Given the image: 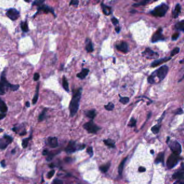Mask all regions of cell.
<instances>
[{
	"mask_svg": "<svg viewBox=\"0 0 184 184\" xmlns=\"http://www.w3.org/2000/svg\"><path fill=\"white\" fill-rule=\"evenodd\" d=\"M82 90V88H79L77 90H75L73 92V96L69 106L70 115L71 117H74L77 114L78 110Z\"/></svg>",
	"mask_w": 184,
	"mask_h": 184,
	"instance_id": "6da1fadb",
	"label": "cell"
},
{
	"mask_svg": "<svg viewBox=\"0 0 184 184\" xmlns=\"http://www.w3.org/2000/svg\"><path fill=\"white\" fill-rule=\"evenodd\" d=\"M169 72V67L166 65H163L160 67L158 70L154 71V72L149 76L147 78V82L150 84H153L155 82V78L156 77H158L159 81L160 82L164 79L165 78Z\"/></svg>",
	"mask_w": 184,
	"mask_h": 184,
	"instance_id": "7a4b0ae2",
	"label": "cell"
},
{
	"mask_svg": "<svg viewBox=\"0 0 184 184\" xmlns=\"http://www.w3.org/2000/svg\"><path fill=\"white\" fill-rule=\"evenodd\" d=\"M167 143L169 144L170 149L172 151L173 154L175 155L179 156L181 152V146L178 142L177 140H170L169 137H167L166 141Z\"/></svg>",
	"mask_w": 184,
	"mask_h": 184,
	"instance_id": "3957f363",
	"label": "cell"
},
{
	"mask_svg": "<svg viewBox=\"0 0 184 184\" xmlns=\"http://www.w3.org/2000/svg\"><path fill=\"white\" fill-rule=\"evenodd\" d=\"M5 70H4V71L2 72V75H1V81H0V84H1L3 85L5 90L7 89H10L11 91H16L18 90L20 87L19 85H11L10 83L7 81L5 77Z\"/></svg>",
	"mask_w": 184,
	"mask_h": 184,
	"instance_id": "277c9868",
	"label": "cell"
},
{
	"mask_svg": "<svg viewBox=\"0 0 184 184\" xmlns=\"http://www.w3.org/2000/svg\"><path fill=\"white\" fill-rule=\"evenodd\" d=\"M169 9V6L166 4H161L157 7L151 11V14L155 17H163L165 16Z\"/></svg>",
	"mask_w": 184,
	"mask_h": 184,
	"instance_id": "5b68a950",
	"label": "cell"
},
{
	"mask_svg": "<svg viewBox=\"0 0 184 184\" xmlns=\"http://www.w3.org/2000/svg\"><path fill=\"white\" fill-rule=\"evenodd\" d=\"M85 147V145L78 144L76 142L73 140H71L69 142V144L65 148V151L68 153L71 154L75 152L77 150H83Z\"/></svg>",
	"mask_w": 184,
	"mask_h": 184,
	"instance_id": "8992f818",
	"label": "cell"
},
{
	"mask_svg": "<svg viewBox=\"0 0 184 184\" xmlns=\"http://www.w3.org/2000/svg\"><path fill=\"white\" fill-rule=\"evenodd\" d=\"M83 128L86 130L90 134H96L100 129V127L96 125L92 119L85 123L84 125H83Z\"/></svg>",
	"mask_w": 184,
	"mask_h": 184,
	"instance_id": "52a82bcc",
	"label": "cell"
},
{
	"mask_svg": "<svg viewBox=\"0 0 184 184\" xmlns=\"http://www.w3.org/2000/svg\"><path fill=\"white\" fill-rule=\"evenodd\" d=\"M179 159H180V158H179V156L175 155L173 154H171L167 160L166 165H167V168L169 169H172L173 168H174V166L178 164Z\"/></svg>",
	"mask_w": 184,
	"mask_h": 184,
	"instance_id": "ba28073f",
	"label": "cell"
},
{
	"mask_svg": "<svg viewBox=\"0 0 184 184\" xmlns=\"http://www.w3.org/2000/svg\"><path fill=\"white\" fill-rule=\"evenodd\" d=\"M142 55L145 58L149 59H157L159 57V54L157 52H155L149 48H146L144 51L142 52Z\"/></svg>",
	"mask_w": 184,
	"mask_h": 184,
	"instance_id": "9c48e42d",
	"label": "cell"
},
{
	"mask_svg": "<svg viewBox=\"0 0 184 184\" xmlns=\"http://www.w3.org/2000/svg\"><path fill=\"white\" fill-rule=\"evenodd\" d=\"M13 140L11 137L5 135L3 138L0 139V149H5L7 146L11 143Z\"/></svg>",
	"mask_w": 184,
	"mask_h": 184,
	"instance_id": "30bf717a",
	"label": "cell"
},
{
	"mask_svg": "<svg viewBox=\"0 0 184 184\" xmlns=\"http://www.w3.org/2000/svg\"><path fill=\"white\" fill-rule=\"evenodd\" d=\"M6 15L12 20H17L20 17V13L15 8H11L6 13Z\"/></svg>",
	"mask_w": 184,
	"mask_h": 184,
	"instance_id": "8fae6325",
	"label": "cell"
},
{
	"mask_svg": "<svg viewBox=\"0 0 184 184\" xmlns=\"http://www.w3.org/2000/svg\"><path fill=\"white\" fill-rule=\"evenodd\" d=\"M163 29L161 28H159L157 31L154 33L152 37V42L156 43L158 41L164 40H165L164 37L162 34Z\"/></svg>",
	"mask_w": 184,
	"mask_h": 184,
	"instance_id": "7c38bea8",
	"label": "cell"
},
{
	"mask_svg": "<svg viewBox=\"0 0 184 184\" xmlns=\"http://www.w3.org/2000/svg\"><path fill=\"white\" fill-rule=\"evenodd\" d=\"M41 11L42 12H43L44 13H51V14L55 15L54 9L50 7H49L48 5H40V7H39V8H38V11L37 12V14L39 13L40 12H41Z\"/></svg>",
	"mask_w": 184,
	"mask_h": 184,
	"instance_id": "4fadbf2b",
	"label": "cell"
},
{
	"mask_svg": "<svg viewBox=\"0 0 184 184\" xmlns=\"http://www.w3.org/2000/svg\"><path fill=\"white\" fill-rule=\"evenodd\" d=\"M117 49L119 50L120 52L126 53L129 51V46L128 44L125 42H122L120 44L116 45V46Z\"/></svg>",
	"mask_w": 184,
	"mask_h": 184,
	"instance_id": "5bb4252c",
	"label": "cell"
},
{
	"mask_svg": "<svg viewBox=\"0 0 184 184\" xmlns=\"http://www.w3.org/2000/svg\"><path fill=\"white\" fill-rule=\"evenodd\" d=\"M46 144L51 148H55L58 146V140L56 137H50L46 139Z\"/></svg>",
	"mask_w": 184,
	"mask_h": 184,
	"instance_id": "9a60e30c",
	"label": "cell"
},
{
	"mask_svg": "<svg viewBox=\"0 0 184 184\" xmlns=\"http://www.w3.org/2000/svg\"><path fill=\"white\" fill-rule=\"evenodd\" d=\"M172 58L170 57H165V58H160V59H158L155 60H154L153 62H152L151 64V67H157L158 65H160L161 64L163 63H165L167 61H169V60L171 59Z\"/></svg>",
	"mask_w": 184,
	"mask_h": 184,
	"instance_id": "2e32d148",
	"label": "cell"
},
{
	"mask_svg": "<svg viewBox=\"0 0 184 184\" xmlns=\"http://www.w3.org/2000/svg\"><path fill=\"white\" fill-rule=\"evenodd\" d=\"M85 50L88 52H92L94 51V47L91 40L89 38H86L85 40Z\"/></svg>",
	"mask_w": 184,
	"mask_h": 184,
	"instance_id": "e0dca14e",
	"label": "cell"
},
{
	"mask_svg": "<svg viewBox=\"0 0 184 184\" xmlns=\"http://www.w3.org/2000/svg\"><path fill=\"white\" fill-rule=\"evenodd\" d=\"M90 71L88 69H82V71L77 75V77L80 78V79L83 80L85 79L89 74Z\"/></svg>",
	"mask_w": 184,
	"mask_h": 184,
	"instance_id": "ac0fdd59",
	"label": "cell"
},
{
	"mask_svg": "<svg viewBox=\"0 0 184 184\" xmlns=\"http://www.w3.org/2000/svg\"><path fill=\"white\" fill-rule=\"evenodd\" d=\"M184 169H182V170L178 171L176 173H175L173 176L172 178L173 179H178V180H183L184 179Z\"/></svg>",
	"mask_w": 184,
	"mask_h": 184,
	"instance_id": "d6986e66",
	"label": "cell"
},
{
	"mask_svg": "<svg viewBox=\"0 0 184 184\" xmlns=\"http://www.w3.org/2000/svg\"><path fill=\"white\" fill-rule=\"evenodd\" d=\"M85 115L86 116L89 117L91 119H93L96 116V111L95 109L90 110L85 112Z\"/></svg>",
	"mask_w": 184,
	"mask_h": 184,
	"instance_id": "ffe728a7",
	"label": "cell"
},
{
	"mask_svg": "<svg viewBox=\"0 0 184 184\" xmlns=\"http://www.w3.org/2000/svg\"><path fill=\"white\" fill-rule=\"evenodd\" d=\"M39 90H40V83H38L37 86H36V93L35 96L33 99V105H35L36 104L39 96Z\"/></svg>",
	"mask_w": 184,
	"mask_h": 184,
	"instance_id": "44dd1931",
	"label": "cell"
},
{
	"mask_svg": "<svg viewBox=\"0 0 184 184\" xmlns=\"http://www.w3.org/2000/svg\"><path fill=\"white\" fill-rule=\"evenodd\" d=\"M164 152H160L158 154L156 159L155 160V163H164Z\"/></svg>",
	"mask_w": 184,
	"mask_h": 184,
	"instance_id": "7402d4cb",
	"label": "cell"
},
{
	"mask_svg": "<svg viewBox=\"0 0 184 184\" xmlns=\"http://www.w3.org/2000/svg\"><path fill=\"white\" fill-rule=\"evenodd\" d=\"M103 142L106 146H109L110 148H114L115 147V142L112 139H105L103 140Z\"/></svg>",
	"mask_w": 184,
	"mask_h": 184,
	"instance_id": "603a6c76",
	"label": "cell"
},
{
	"mask_svg": "<svg viewBox=\"0 0 184 184\" xmlns=\"http://www.w3.org/2000/svg\"><path fill=\"white\" fill-rule=\"evenodd\" d=\"M8 111V107L5 104V102L3 101L1 99H0V111L5 113Z\"/></svg>",
	"mask_w": 184,
	"mask_h": 184,
	"instance_id": "cb8c5ba5",
	"label": "cell"
},
{
	"mask_svg": "<svg viewBox=\"0 0 184 184\" xmlns=\"http://www.w3.org/2000/svg\"><path fill=\"white\" fill-rule=\"evenodd\" d=\"M180 12H181V6L179 4H177L175 7V9L173 13L174 18H177L179 14H180Z\"/></svg>",
	"mask_w": 184,
	"mask_h": 184,
	"instance_id": "d4e9b609",
	"label": "cell"
},
{
	"mask_svg": "<svg viewBox=\"0 0 184 184\" xmlns=\"http://www.w3.org/2000/svg\"><path fill=\"white\" fill-rule=\"evenodd\" d=\"M62 86L63 88L64 89L65 91H66L67 92H69V84L68 82L67 81V80L66 79L65 77L63 76V79H62Z\"/></svg>",
	"mask_w": 184,
	"mask_h": 184,
	"instance_id": "484cf974",
	"label": "cell"
},
{
	"mask_svg": "<svg viewBox=\"0 0 184 184\" xmlns=\"http://www.w3.org/2000/svg\"><path fill=\"white\" fill-rule=\"evenodd\" d=\"M103 11L106 15H109L111 13V8L106 5H105L104 4H102Z\"/></svg>",
	"mask_w": 184,
	"mask_h": 184,
	"instance_id": "4316f807",
	"label": "cell"
},
{
	"mask_svg": "<svg viewBox=\"0 0 184 184\" xmlns=\"http://www.w3.org/2000/svg\"><path fill=\"white\" fill-rule=\"evenodd\" d=\"M21 28L22 30L25 32H27L29 31V28H28V23H27V20L25 22H21Z\"/></svg>",
	"mask_w": 184,
	"mask_h": 184,
	"instance_id": "83f0119b",
	"label": "cell"
},
{
	"mask_svg": "<svg viewBox=\"0 0 184 184\" xmlns=\"http://www.w3.org/2000/svg\"><path fill=\"white\" fill-rule=\"evenodd\" d=\"M175 28L178 30H181L182 31H184V20H182L181 21L179 22L178 23H177L175 25Z\"/></svg>",
	"mask_w": 184,
	"mask_h": 184,
	"instance_id": "f1b7e54d",
	"label": "cell"
},
{
	"mask_svg": "<svg viewBox=\"0 0 184 184\" xmlns=\"http://www.w3.org/2000/svg\"><path fill=\"white\" fill-rule=\"evenodd\" d=\"M160 128V123H158L151 128V131L154 134H157Z\"/></svg>",
	"mask_w": 184,
	"mask_h": 184,
	"instance_id": "f546056e",
	"label": "cell"
},
{
	"mask_svg": "<svg viewBox=\"0 0 184 184\" xmlns=\"http://www.w3.org/2000/svg\"><path fill=\"white\" fill-rule=\"evenodd\" d=\"M126 160H127V158H125L123 159V160L120 164L119 168H118V173H119V174L120 175L122 174V172H123V169H124V166Z\"/></svg>",
	"mask_w": 184,
	"mask_h": 184,
	"instance_id": "4dcf8cb0",
	"label": "cell"
},
{
	"mask_svg": "<svg viewBox=\"0 0 184 184\" xmlns=\"http://www.w3.org/2000/svg\"><path fill=\"white\" fill-rule=\"evenodd\" d=\"M119 96L120 98V102L121 104L123 105H126L129 102V98L128 97H122L120 94L119 95Z\"/></svg>",
	"mask_w": 184,
	"mask_h": 184,
	"instance_id": "1f68e13d",
	"label": "cell"
},
{
	"mask_svg": "<svg viewBox=\"0 0 184 184\" xmlns=\"http://www.w3.org/2000/svg\"><path fill=\"white\" fill-rule=\"evenodd\" d=\"M46 110H47V109L45 108V109L43 110V111H42V112L41 113V114L39 115V121L40 122H41V121H43V120L45 119Z\"/></svg>",
	"mask_w": 184,
	"mask_h": 184,
	"instance_id": "d6a6232c",
	"label": "cell"
},
{
	"mask_svg": "<svg viewBox=\"0 0 184 184\" xmlns=\"http://www.w3.org/2000/svg\"><path fill=\"white\" fill-rule=\"evenodd\" d=\"M110 166V163H108L104 165H102L101 166H100V169L102 172H106L108 169H109Z\"/></svg>",
	"mask_w": 184,
	"mask_h": 184,
	"instance_id": "836d02e7",
	"label": "cell"
},
{
	"mask_svg": "<svg viewBox=\"0 0 184 184\" xmlns=\"http://www.w3.org/2000/svg\"><path fill=\"white\" fill-rule=\"evenodd\" d=\"M151 1H154V0H143V1L140 2L138 3H136V4H134V5H133V6H134V7H137L140 6V5H147V3H149V2H151Z\"/></svg>",
	"mask_w": 184,
	"mask_h": 184,
	"instance_id": "e575fe53",
	"label": "cell"
},
{
	"mask_svg": "<svg viewBox=\"0 0 184 184\" xmlns=\"http://www.w3.org/2000/svg\"><path fill=\"white\" fill-rule=\"evenodd\" d=\"M104 108L108 111H112L114 109V105L112 102H109L107 105H105Z\"/></svg>",
	"mask_w": 184,
	"mask_h": 184,
	"instance_id": "d590c367",
	"label": "cell"
},
{
	"mask_svg": "<svg viewBox=\"0 0 184 184\" xmlns=\"http://www.w3.org/2000/svg\"><path fill=\"white\" fill-rule=\"evenodd\" d=\"M31 138V136H30L28 138H25V139H23L22 140V146L23 148H26L28 145V143H29V142L30 140V139Z\"/></svg>",
	"mask_w": 184,
	"mask_h": 184,
	"instance_id": "8d00e7d4",
	"label": "cell"
},
{
	"mask_svg": "<svg viewBox=\"0 0 184 184\" xmlns=\"http://www.w3.org/2000/svg\"><path fill=\"white\" fill-rule=\"evenodd\" d=\"M136 123H137V120L134 119V117H132L130 119L129 123L128 124V125L129 127H136Z\"/></svg>",
	"mask_w": 184,
	"mask_h": 184,
	"instance_id": "74e56055",
	"label": "cell"
},
{
	"mask_svg": "<svg viewBox=\"0 0 184 184\" xmlns=\"http://www.w3.org/2000/svg\"><path fill=\"white\" fill-rule=\"evenodd\" d=\"M179 51H180V48L178 47H175L173 50H172L171 52V57L174 56L175 55H177L178 53H179Z\"/></svg>",
	"mask_w": 184,
	"mask_h": 184,
	"instance_id": "f35d334b",
	"label": "cell"
},
{
	"mask_svg": "<svg viewBox=\"0 0 184 184\" xmlns=\"http://www.w3.org/2000/svg\"><path fill=\"white\" fill-rule=\"evenodd\" d=\"M45 0H35L33 3V5H41L45 2Z\"/></svg>",
	"mask_w": 184,
	"mask_h": 184,
	"instance_id": "ab89813d",
	"label": "cell"
},
{
	"mask_svg": "<svg viewBox=\"0 0 184 184\" xmlns=\"http://www.w3.org/2000/svg\"><path fill=\"white\" fill-rule=\"evenodd\" d=\"M5 90H5V87L1 84H0V95H3L5 94Z\"/></svg>",
	"mask_w": 184,
	"mask_h": 184,
	"instance_id": "60d3db41",
	"label": "cell"
},
{
	"mask_svg": "<svg viewBox=\"0 0 184 184\" xmlns=\"http://www.w3.org/2000/svg\"><path fill=\"white\" fill-rule=\"evenodd\" d=\"M86 152L88 154H89L91 157L92 156V155L94 154V152H93V149L92 147H89L87 150H86Z\"/></svg>",
	"mask_w": 184,
	"mask_h": 184,
	"instance_id": "b9f144b4",
	"label": "cell"
},
{
	"mask_svg": "<svg viewBox=\"0 0 184 184\" xmlns=\"http://www.w3.org/2000/svg\"><path fill=\"white\" fill-rule=\"evenodd\" d=\"M54 174H55V171H54V170H52V171H50V172L48 173V174H47V178H49V179L51 178L54 176Z\"/></svg>",
	"mask_w": 184,
	"mask_h": 184,
	"instance_id": "7bdbcfd3",
	"label": "cell"
},
{
	"mask_svg": "<svg viewBox=\"0 0 184 184\" xmlns=\"http://www.w3.org/2000/svg\"><path fill=\"white\" fill-rule=\"evenodd\" d=\"M79 3V0H71L70 2V5H78Z\"/></svg>",
	"mask_w": 184,
	"mask_h": 184,
	"instance_id": "ee69618b",
	"label": "cell"
},
{
	"mask_svg": "<svg viewBox=\"0 0 184 184\" xmlns=\"http://www.w3.org/2000/svg\"><path fill=\"white\" fill-rule=\"evenodd\" d=\"M179 36V33H175L174 34L172 35V40H176L178 38Z\"/></svg>",
	"mask_w": 184,
	"mask_h": 184,
	"instance_id": "f6af8a7d",
	"label": "cell"
},
{
	"mask_svg": "<svg viewBox=\"0 0 184 184\" xmlns=\"http://www.w3.org/2000/svg\"><path fill=\"white\" fill-rule=\"evenodd\" d=\"M52 184H63V182L62 180H60V179H55L53 182H52Z\"/></svg>",
	"mask_w": 184,
	"mask_h": 184,
	"instance_id": "bcb514c9",
	"label": "cell"
},
{
	"mask_svg": "<svg viewBox=\"0 0 184 184\" xmlns=\"http://www.w3.org/2000/svg\"><path fill=\"white\" fill-rule=\"evenodd\" d=\"M183 113H184V111H183V110L181 108H180L178 109L177 110L175 111V114H183Z\"/></svg>",
	"mask_w": 184,
	"mask_h": 184,
	"instance_id": "7dc6e473",
	"label": "cell"
},
{
	"mask_svg": "<svg viewBox=\"0 0 184 184\" xmlns=\"http://www.w3.org/2000/svg\"><path fill=\"white\" fill-rule=\"evenodd\" d=\"M40 75H39V73H35L34 74V80H35V81H37L39 79V78H40Z\"/></svg>",
	"mask_w": 184,
	"mask_h": 184,
	"instance_id": "c3c4849f",
	"label": "cell"
},
{
	"mask_svg": "<svg viewBox=\"0 0 184 184\" xmlns=\"http://www.w3.org/2000/svg\"><path fill=\"white\" fill-rule=\"evenodd\" d=\"M111 21L112 22V23L114 24V25H116L117 24H118V20H117L116 18H112L111 19Z\"/></svg>",
	"mask_w": 184,
	"mask_h": 184,
	"instance_id": "681fc988",
	"label": "cell"
},
{
	"mask_svg": "<svg viewBox=\"0 0 184 184\" xmlns=\"http://www.w3.org/2000/svg\"><path fill=\"white\" fill-rule=\"evenodd\" d=\"M165 113H166V111H164V113H163V115H161V117L159 118V119L158 120V123H161V122L162 120L163 119L165 115Z\"/></svg>",
	"mask_w": 184,
	"mask_h": 184,
	"instance_id": "f907efd6",
	"label": "cell"
},
{
	"mask_svg": "<svg viewBox=\"0 0 184 184\" xmlns=\"http://www.w3.org/2000/svg\"><path fill=\"white\" fill-rule=\"evenodd\" d=\"M138 171L139 172H144L145 171H146V169L144 167H139V169H138Z\"/></svg>",
	"mask_w": 184,
	"mask_h": 184,
	"instance_id": "816d5d0a",
	"label": "cell"
},
{
	"mask_svg": "<svg viewBox=\"0 0 184 184\" xmlns=\"http://www.w3.org/2000/svg\"><path fill=\"white\" fill-rule=\"evenodd\" d=\"M173 184H184V182L181 181L180 180H178V181H175Z\"/></svg>",
	"mask_w": 184,
	"mask_h": 184,
	"instance_id": "f5cc1de1",
	"label": "cell"
},
{
	"mask_svg": "<svg viewBox=\"0 0 184 184\" xmlns=\"http://www.w3.org/2000/svg\"><path fill=\"white\" fill-rule=\"evenodd\" d=\"M6 116L5 114H0V120L3 119Z\"/></svg>",
	"mask_w": 184,
	"mask_h": 184,
	"instance_id": "db71d44e",
	"label": "cell"
},
{
	"mask_svg": "<svg viewBox=\"0 0 184 184\" xmlns=\"http://www.w3.org/2000/svg\"><path fill=\"white\" fill-rule=\"evenodd\" d=\"M1 165L2 167H5V160H3L1 162Z\"/></svg>",
	"mask_w": 184,
	"mask_h": 184,
	"instance_id": "11a10c76",
	"label": "cell"
},
{
	"mask_svg": "<svg viewBox=\"0 0 184 184\" xmlns=\"http://www.w3.org/2000/svg\"><path fill=\"white\" fill-rule=\"evenodd\" d=\"M48 154V151L47 150H45L43 152V155H46V154Z\"/></svg>",
	"mask_w": 184,
	"mask_h": 184,
	"instance_id": "9f6ffc18",
	"label": "cell"
},
{
	"mask_svg": "<svg viewBox=\"0 0 184 184\" xmlns=\"http://www.w3.org/2000/svg\"><path fill=\"white\" fill-rule=\"evenodd\" d=\"M115 30L117 32V33H119L120 32V27H117V28H115Z\"/></svg>",
	"mask_w": 184,
	"mask_h": 184,
	"instance_id": "6f0895ef",
	"label": "cell"
},
{
	"mask_svg": "<svg viewBox=\"0 0 184 184\" xmlns=\"http://www.w3.org/2000/svg\"><path fill=\"white\" fill-rule=\"evenodd\" d=\"M25 106H26V107H30V102H28V101H27V102L25 103Z\"/></svg>",
	"mask_w": 184,
	"mask_h": 184,
	"instance_id": "680465c9",
	"label": "cell"
},
{
	"mask_svg": "<svg viewBox=\"0 0 184 184\" xmlns=\"http://www.w3.org/2000/svg\"><path fill=\"white\" fill-rule=\"evenodd\" d=\"M151 153L152 154H154V151H153V150H151Z\"/></svg>",
	"mask_w": 184,
	"mask_h": 184,
	"instance_id": "91938a15",
	"label": "cell"
},
{
	"mask_svg": "<svg viewBox=\"0 0 184 184\" xmlns=\"http://www.w3.org/2000/svg\"><path fill=\"white\" fill-rule=\"evenodd\" d=\"M183 61H184V60H181V61H179V63H181V64H183Z\"/></svg>",
	"mask_w": 184,
	"mask_h": 184,
	"instance_id": "94428289",
	"label": "cell"
},
{
	"mask_svg": "<svg viewBox=\"0 0 184 184\" xmlns=\"http://www.w3.org/2000/svg\"><path fill=\"white\" fill-rule=\"evenodd\" d=\"M25 1L26 2H28V3L30 2V0H25Z\"/></svg>",
	"mask_w": 184,
	"mask_h": 184,
	"instance_id": "6125c7cd",
	"label": "cell"
},
{
	"mask_svg": "<svg viewBox=\"0 0 184 184\" xmlns=\"http://www.w3.org/2000/svg\"><path fill=\"white\" fill-rule=\"evenodd\" d=\"M134 1H137V0H134Z\"/></svg>",
	"mask_w": 184,
	"mask_h": 184,
	"instance_id": "be15d7a7",
	"label": "cell"
}]
</instances>
